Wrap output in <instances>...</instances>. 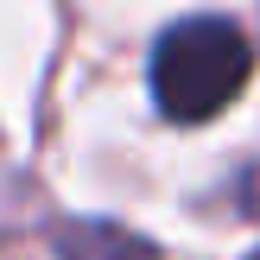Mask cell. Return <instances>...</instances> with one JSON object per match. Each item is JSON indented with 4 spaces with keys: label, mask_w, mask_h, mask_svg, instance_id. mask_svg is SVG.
<instances>
[{
    "label": "cell",
    "mask_w": 260,
    "mask_h": 260,
    "mask_svg": "<svg viewBox=\"0 0 260 260\" xmlns=\"http://www.w3.org/2000/svg\"><path fill=\"white\" fill-rule=\"evenodd\" d=\"M254 260H260V254H254Z\"/></svg>",
    "instance_id": "3"
},
{
    "label": "cell",
    "mask_w": 260,
    "mask_h": 260,
    "mask_svg": "<svg viewBox=\"0 0 260 260\" xmlns=\"http://www.w3.org/2000/svg\"><path fill=\"white\" fill-rule=\"evenodd\" d=\"M152 248L134 235H114V229H70L63 235V260H146Z\"/></svg>",
    "instance_id": "2"
},
{
    "label": "cell",
    "mask_w": 260,
    "mask_h": 260,
    "mask_svg": "<svg viewBox=\"0 0 260 260\" xmlns=\"http://www.w3.org/2000/svg\"><path fill=\"white\" fill-rule=\"evenodd\" d=\"M248 70H254V45L235 19L222 13H197V19H178L159 32L152 45V102H159L165 121H216L229 102L248 89Z\"/></svg>",
    "instance_id": "1"
}]
</instances>
